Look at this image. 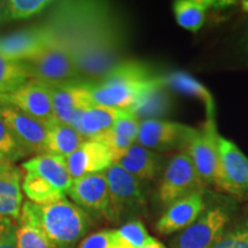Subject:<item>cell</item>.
I'll return each instance as SVG.
<instances>
[{
  "label": "cell",
  "instance_id": "30bf717a",
  "mask_svg": "<svg viewBox=\"0 0 248 248\" xmlns=\"http://www.w3.org/2000/svg\"><path fill=\"white\" fill-rule=\"evenodd\" d=\"M67 194L93 219L108 221L109 191L105 171L74 179Z\"/></svg>",
  "mask_w": 248,
  "mask_h": 248
},
{
  "label": "cell",
  "instance_id": "d590c367",
  "mask_svg": "<svg viewBox=\"0 0 248 248\" xmlns=\"http://www.w3.org/2000/svg\"><path fill=\"white\" fill-rule=\"evenodd\" d=\"M140 248H167L164 245L159 241L157 239H155L154 237L151 238V240L148 241L146 245H144V246L140 247Z\"/></svg>",
  "mask_w": 248,
  "mask_h": 248
},
{
  "label": "cell",
  "instance_id": "9a60e30c",
  "mask_svg": "<svg viewBox=\"0 0 248 248\" xmlns=\"http://www.w3.org/2000/svg\"><path fill=\"white\" fill-rule=\"evenodd\" d=\"M219 151L228 195L238 200H248V159L233 141L219 135Z\"/></svg>",
  "mask_w": 248,
  "mask_h": 248
},
{
  "label": "cell",
  "instance_id": "5bb4252c",
  "mask_svg": "<svg viewBox=\"0 0 248 248\" xmlns=\"http://www.w3.org/2000/svg\"><path fill=\"white\" fill-rule=\"evenodd\" d=\"M114 162L109 148L97 139H86L74 153L66 156L68 171L73 179L105 171Z\"/></svg>",
  "mask_w": 248,
  "mask_h": 248
},
{
  "label": "cell",
  "instance_id": "484cf974",
  "mask_svg": "<svg viewBox=\"0 0 248 248\" xmlns=\"http://www.w3.org/2000/svg\"><path fill=\"white\" fill-rule=\"evenodd\" d=\"M21 188L29 201L37 204L52 203L66 198V194L55 188L51 183L32 172H27L23 176Z\"/></svg>",
  "mask_w": 248,
  "mask_h": 248
},
{
  "label": "cell",
  "instance_id": "e0dca14e",
  "mask_svg": "<svg viewBox=\"0 0 248 248\" xmlns=\"http://www.w3.org/2000/svg\"><path fill=\"white\" fill-rule=\"evenodd\" d=\"M144 185L156 181L163 171V156L157 152L135 144L115 162Z\"/></svg>",
  "mask_w": 248,
  "mask_h": 248
},
{
  "label": "cell",
  "instance_id": "f35d334b",
  "mask_svg": "<svg viewBox=\"0 0 248 248\" xmlns=\"http://www.w3.org/2000/svg\"><path fill=\"white\" fill-rule=\"evenodd\" d=\"M5 161H8L2 154H0V162H5Z\"/></svg>",
  "mask_w": 248,
  "mask_h": 248
},
{
  "label": "cell",
  "instance_id": "cb8c5ba5",
  "mask_svg": "<svg viewBox=\"0 0 248 248\" xmlns=\"http://www.w3.org/2000/svg\"><path fill=\"white\" fill-rule=\"evenodd\" d=\"M23 204L21 191V171L0 178V216L16 222Z\"/></svg>",
  "mask_w": 248,
  "mask_h": 248
},
{
  "label": "cell",
  "instance_id": "8d00e7d4",
  "mask_svg": "<svg viewBox=\"0 0 248 248\" xmlns=\"http://www.w3.org/2000/svg\"><path fill=\"white\" fill-rule=\"evenodd\" d=\"M6 105H8L7 94H0V107L6 106Z\"/></svg>",
  "mask_w": 248,
  "mask_h": 248
},
{
  "label": "cell",
  "instance_id": "83f0119b",
  "mask_svg": "<svg viewBox=\"0 0 248 248\" xmlns=\"http://www.w3.org/2000/svg\"><path fill=\"white\" fill-rule=\"evenodd\" d=\"M210 248H248V212L235 215L221 238Z\"/></svg>",
  "mask_w": 248,
  "mask_h": 248
},
{
  "label": "cell",
  "instance_id": "4dcf8cb0",
  "mask_svg": "<svg viewBox=\"0 0 248 248\" xmlns=\"http://www.w3.org/2000/svg\"><path fill=\"white\" fill-rule=\"evenodd\" d=\"M0 154L4 155L6 159L12 163L23 159L28 155L15 141L14 137L12 136L1 116H0Z\"/></svg>",
  "mask_w": 248,
  "mask_h": 248
},
{
  "label": "cell",
  "instance_id": "d6986e66",
  "mask_svg": "<svg viewBox=\"0 0 248 248\" xmlns=\"http://www.w3.org/2000/svg\"><path fill=\"white\" fill-rule=\"evenodd\" d=\"M21 167L27 172H32L51 183L63 194L68 193L74 179L71 178L66 163V157L54 154H39L26 161Z\"/></svg>",
  "mask_w": 248,
  "mask_h": 248
},
{
  "label": "cell",
  "instance_id": "f1b7e54d",
  "mask_svg": "<svg viewBox=\"0 0 248 248\" xmlns=\"http://www.w3.org/2000/svg\"><path fill=\"white\" fill-rule=\"evenodd\" d=\"M30 79L21 62H14L0 57V94H11L17 91Z\"/></svg>",
  "mask_w": 248,
  "mask_h": 248
},
{
  "label": "cell",
  "instance_id": "8fae6325",
  "mask_svg": "<svg viewBox=\"0 0 248 248\" xmlns=\"http://www.w3.org/2000/svg\"><path fill=\"white\" fill-rule=\"evenodd\" d=\"M0 116L4 120L18 146L29 154H44L48 128L13 106L0 107Z\"/></svg>",
  "mask_w": 248,
  "mask_h": 248
},
{
  "label": "cell",
  "instance_id": "277c9868",
  "mask_svg": "<svg viewBox=\"0 0 248 248\" xmlns=\"http://www.w3.org/2000/svg\"><path fill=\"white\" fill-rule=\"evenodd\" d=\"M109 191V212L108 222L119 224L146 213L147 194L146 185L113 163L105 170Z\"/></svg>",
  "mask_w": 248,
  "mask_h": 248
},
{
  "label": "cell",
  "instance_id": "2e32d148",
  "mask_svg": "<svg viewBox=\"0 0 248 248\" xmlns=\"http://www.w3.org/2000/svg\"><path fill=\"white\" fill-rule=\"evenodd\" d=\"M90 85L91 84L84 82L48 85L51 90L55 122L70 125L76 111L94 105Z\"/></svg>",
  "mask_w": 248,
  "mask_h": 248
},
{
  "label": "cell",
  "instance_id": "74e56055",
  "mask_svg": "<svg viewBox=\"0 0 248 248\" xmlns=\"http://www.w3.org/2000/svg\"><path fill=\"white\" fill-rule=\"evenodd\" d=\"M243 8H244L246 12H248V1H244V2H243Z\"/></svg>",
  "mask_w": 248,
  "mask_h": 248
},
{
  "label": "cell",
  "instance_id": "d6a6232c",
  "mask_svg": "<svg viewBox=\"0 0 248 248\" xmlns=\"http://www.w3.org/2000/svg\"><path fill=\"white\" fill-rule=\"evenodd\" d=\"M16 222L9 226L6 233L0 238V248H16Z\"/></svg>",
  "mask_w": 248,
  "mask_h": 248
},
{
  "label": "cell",
  "instance_id": "ba28073f",
  "mask_svg": "<svg viewBox=\"0 0 248 248\" xmlns=\"http://www.w3.org/2000/svg\"><path fill=\"white\" fill-rule=\"evenodd\" d=\"M198 129L167 120H146L140 122L137 144L151 151H185Z\"/></svg>",
  "mask_w": 248,
  "mask_h": 248
},
{
  "label": "cell",
  "instance_id": "ffe728a7",
  "mask_svg": "<svg viewBox=\"0 0 248 248\" xmlns=\"http://www.w3.org/2000/svg\"><path fill=\"white\" fill-rule=\"evenodd\" d=\"M140 121L128 110H124L109 131L92 139H97L106 145L113 153L116 162L132 145L137 142Z\"/></svg>",
  "mask_w": 248,
  "mask_h": 248
},
{
  "label": "cell",
  "instance_id": "9c48e42d",
  "mask_svg": "<svg viewBox=\"0 0 248 248\" xmlns=\"http://www.w3.org/2000/svg\"><path fill=\"white\" fill-rule=\"evenodd\" d=\"M57 39L48 27H33L0 36V57L14 62H26L42 53Z\"/></svg>",
  "mask_w": 248,
  "mask_h": 248
},
{
  "label": "cell",
  "instance_id": "d4e9b609",
  "mask_svg": "<svg viewBox=\"0 0 248 248\" xmlns=\"http://www.w3.org/2000/svg\"><path fill=\"white\" fill-rule=\"evenodd\" d=\"M212 1L204 0H179L173 4V13L177 23L184 29L195 32L204 24L207 12Z\"/></svg>",
  "mask_w": 248,
  "mask_h": 248
},
{
  "label": "cell",
  "instance_id": "836d02e7",
  "mask_svg": "<svg viewBox=\"0 0 248 248\" xmlns=\"http://www.w3.org/2000/svg\"><path fill=\"white\" fill-rule=\"evenodd\" d=\"M20 171L18 168L14 166L13 163L9 161H5V162H0V178L7 177V176L13 175V173Z\"/></svg>",
  "mask_w": 248,
  "mask_h": 248
},
{
  "label": "cell",
  "instance_id": "f546056e",
  "mask_svg": "<svg viewBox=\"0 0 248 248\" xmlns=\"http://www.w3.org/2000/svg\"><path fill=\"white\" fill-rule=\"evenodd\" d=\"M16 248H53L45 234L24 219L16 221Z\"/></svg>",
  "mask_w": 248,
  "mask_h": 248
},
{
  "label": "cell",
  "instance_id": "ac0fdd59",
  "mask_svg": "<svg viewBox=\"0 0 248 248\" xmlns=\"http://www.w3.org/2000/svg\"><path fill=\"white\" fill-rule=\"evenodd\" d=\"M170 90L163 84L161 76L141 93L128 111L142 122L146 120H163L171 111L173 102Z\"/></svg>",
  "mask_w": 248,
  "mask_h": 248
},
{
  "label": "cell",
  "instance_id": "e575fe53",
  "mask_svg": "<svg viewBox=\"0 0 248 248\" xmlns=\"http://www.w3.org/2000/svg\"><path fill=\"white\" fill-rule=\"evenodd\" d=\"M14 222L15 221H13L12 218H9V217L0 216V238L6 233V231L9 229V226L13 224Z\"/></svg>",
  "mask_w": 248,
  "mask_h": 248
},
{
  "label": "cell",
  "instance_id": "6da1fadb",
  "mask_svg": "<svg viewBox=\"0 0 248 248\" xmlns=\"http://www.w3.org/2000/svg\"><path fill=\"white\" fill-rule=\"evenodd\" d=\"M18 218L38 228L53 248H77L94 225V219L67 198L47 204L26 201Z\"/></svg>",
  "mask_w": 248,
  "mask_h": 248
},
{
  "label": "cell",
  "instance_id": "1f68e13d",
  "mask_svg": "<svg viewBox=\"0 0 248 248\" xmlns=\"http://www.w3.org/2000/svg\"><path fill=\"white\" fill-rule=\"evenodd\" d=\"M77 248H113V230H101L86 235Z\"/></svg>",
  "mask_w": 248,
  "mask_h": 248
},
{
  "label": "cell",
  "instance_id": "52a82bcc",
  "mask_svg": "<svg viewBox=\"0 0 248 248\" xmlns=\"http://www.w3.org/2000/svg\"><path fill=\"white\" fill-rule=\"evenodd\" d=\"M207 190L191 157L186 152H179L168 161L161 173L156 191V201L162 208L194 192Z\"/></svg>",
  "mask_w": 248,
  "mask_h": 248
},
{
  "label": "cell",
  "instance_id": "603a6c76",
  "mask_svg": "<svg viewBox=\"0 0 248 248\" xmlns=\"http://www.w3.org/2000/svg\"><path fill=\"white\" fill-rule=\"evenodd\" d=\"M85 140L73 126L55 122L48 128L45 153L66 157L74 153Z\"/></svg>",
  "mask_w": 248,
  "mask_h": 248
},
{
  "label": "cell",
  "instance_id": "3957f363",
  "mask_svg": "<svg viewBox=\"0 0 248 248\" xmlns=\"http://www.w3.org/2000/svg\"><path fill=\"white\" fill-rule=\"evenodd\" d=\"M237 206L231 199H210L195 221L176 233L169 241L170 248H210L235 216Z\"/></svg>",
  "mask_w": 248,
  "mask_h": 248
},
{
  "label": "cell",
  "instance_id": "44dd1931",
  "mask_svg": "<svg viewBox=\"0 0 248 248\" xmlns=\"http://www.w3.org/2000/svg\"><path fill=\"white\" fill-rule=\"evenodd\" d=\"M123 111L115 108L92 105L83 113L82 117L73 128L85 139L99 137L113 128Z\"/></svg>",
  "mask_w": 248,
  "mask_h": 248
},
{
  "label": "cell",
  "instance_id": "8992f818",
  "mask_svg": "<svg viewBox=\"0 0 248 248\" xmlns=\"http://www.w3.org/2000/svg\"><path fill=\"white\" fill-rule=\"evenodd\" d=\"M21 63L30 78L40 80L47 85L83 82L73 54L58 38L42 53Z\"/></svg>",
  "mask_w": 248,
  "mask_h": 248
},
{
  "label": "cell",
  "instance_id": "5b68a950",
  "mask_svg": "<svg viewBox=\"0 0 248 248\" xmlns=\"http://www.w3.org/2000/svg\"><path fill=\"white\" fill-rule=\"evenodd\" d=\"M218 138L215 117H207L184 152L191 157L204 184L228 195Z\"/></svg>",
  "mask_w": 248,
  "mask_h": 248
},
{
  "label": "cell",
  "instance_id": "7c38bea8",
  "mask_svg": "<svg viewBox=\"0 0 248 248\" xmlns=\"http://www.w3.org/2000/svg\"><path fill=\"white\" fill-rule=\"evenodd\" d=\"M8 106H13L44 125L55 123L49 86L40 80L30 78L17 91L7 94Z\"/></svg>",
  "mask_w": 248,
  "mask_h": 248
},
{
  "label": "cell",
  "instance_id": "4fadbf2b",
  "mask_svg": "<svg viewBox=\"0 0 248 248\" xmlns=\"http://www.w3.org/2000/svg\"><path fill=\"white\" fill-rule=\"evenodd\" d=\"M207 190L194 192L170 204L157 219L156 230L161 234L178 233L190 226L207 204Z\"/></svg>",
  "mask_w": 248,
  "mask_h": 248
},
{
  "label": "cell",
  "instance_id": "7402d4cb",
  "mask_svg": "<svg viewBox=\"0 0 248 248\" xmlns=\"http://www.w3.org/2000/svg\"><path fill=\"white\" fill-rule=\"evenodd\" d=\"M161 79L163 84L171 91L200 100L206 108L207 117H215V101L213 94L206 86H203L193 77L183 71H175L161 76Z\"/></svg>",
  "mask_w": 248,
  "mask_h": 248
},
{
  "label": "cell",
  "instance_id": "7a4b0ae2",
  "mask_svg": "<svg viewBox=\"0 0 248 248\" xmlns=\"http://www.w3.org/2000/svg\"><path fill=\"white\" fill-rule=\"evenodd\" d=\"M156 76L138 61H122L99 82L90 85L93 104L128 110Z\"/></svg>",
  "mask_w": 248,
  "mask_h": 248
},
{
  "label": "cell",
  "instance_id": "4316f807",
  "mask_svg": "<svg viewBox=\"0 0 248 248\" xmlns=\"http://www.w3.org/2000/svg\"><path fill=\"white\" fill-rule=\"evenodd\" d=\"M53 2L47 0H9L0 4V22L24 20L44 11Z\"/></svg>",
  "mask_w": 248,
  "mask_h": 248
}]
</instances>
